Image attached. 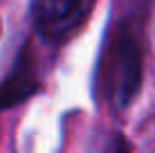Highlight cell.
<instances>
[{
	"label": "cell",
	"instance_id": "6da1fadb",
	"mask_svg": "<svg viewBox=\"0 0 155 153\" xmlns=\"http://www.w3.org/2000/svg\"><path fill=\"white\" fill-rule=\"evenodd\" d=\"M140 81H142V50L135 36L128 29H124L115 38L108 54L106 86H108L110 101L117 108L128 106L140 90Z\"/></svg>",
	"mask_w": 155,
	"mask_h": 153
},
{
	"label": "cell",
	"instance_id": "7a4b0ae2",
	"mask_svg": "<svg viewBox=\"0 0 155 153\" xmlns=\"http://www.w3.org/2000/svg\"><path fill=\"white\" fill-rule=\"evenodd\" d=\"M94 0H34V25L45 41H63L88 18Z\"/></svg>",
	"mask_w": 155,
	"mask_h": 153
}]
</instances>
